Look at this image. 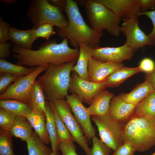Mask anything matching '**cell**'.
I'll list each match as a JSON object with an SVG mask.
<instances>
[{
  "instance_id": "obj_1",
  "label": "cell",
  "mask_w": 155,
  "mask_h": 155,
  "mask_svg": "<svg viewBox=\"0 0 155 155\" xmlns=\"http://www.w3.org/2000/svg\"><path fill=\"white\" fill-rule=\"evenodd\" d=\"M68 40L63 38L59 43L55 39L47 40L35 50L24 49L13 45V57L17 64L32 67L42 66L47 68L50 65H59L77 61L79 49L70 48Z\"/></svg>"
},
{
  "instance_id": "obj_2",
  "label": "cell",
  "mask_w": 155,
  "mask_h": 155,
  "mask_svg": "<svg viewBox=\"0 0 155 155\" xmlns=\"http://www.w3.org/2000/svg\"><path fill=\"white\" fill-rule=\"evenodd\" d=\"M64 10L68 19L67 26L63 28L57 27L58 35L66 38L75 48L83 43L92 48L99 46L102 32L95 30L88 26L84 20L77 3L73 0H66Z\"/></svg>"
},
{
  "instance_id": "obj_3",
  "label": "cell",
  "mask_w": 155,
  "mask_h": 155,
  "mask_svg": "<svg viewBox=\"0 0 155 155\" xmlns=\"http://www.w3.org/2000/svg\"><path fill=\"white\" fill-rule=\"evenodd\" d=\"M76 61L59 65H50L45 73L38 77L37 80L42 87L46 101L53 102L64 99L68 94L70 73Z\"/></svg>"
},
{
  "instance_id": "obj_4",
  "label": "cell",
  "mask_w": 155,
  "mask_h": 155,
  "mask_svg": "<svg viewBox=\"0 0 155 155\" xmlns=\"http://www.w3.org/2000/svg\"><path fill=\"white\" fill-rule=\"evenodd\" d=\"M123 143L132 145L136 151H146L155 145V125L153 119L133 115L123 124L121 132Z\"/></svg>"
},
{
  "instance_id": "obj_5",
  "label": "cell",
  "mask_w": 155,
  "mask_h": 155,
  "mask_svg": "<svg viewBox=\"0 0 155 155\" xmlns=\"http://www.w3.org/2000/svg\"><path fill=\"white\" fill-rule=\"evenodd\" d=\"M85 10L91 27L111 35L118 36L121 33L120 20L110 9L96 0L84 1Z\"/></svg>"
},
{
  "instance_id": "obj_6",
  "label": "cell",
  "mask_w": 155,
  "mask_h": 155,
  "mask_svg": "<svg viewBox=\"0 0 155 155\" xmlns=\"http://www.w3.org/2000/svg\"><path fill=\"white\" fill-rule=\"evenodd\" d=\"M59 7L53 5L47 0H32L26 13L35 29L41 25L49 23L63 28L68 23Z\"/></svg>"
},
{
  "instance_id": "obj_7",
  "label": "cell",
  "mask_w": 155,
  "mask_h": 155,
  "mask_svg": "<svg viewBox=\"0 0 155 155\" xmlns=\"http://www.w3.org/2000/svg\"><path fill=\"white\" fill-rule=\"evenodd\" d=\"M91 116L102 142L114 151L123 144L121 135L123 124L113 119L108 114Z\"/></svg>"
},
{
  "instance_id": "obj_8",
  "label": "cell",
  "mask_w": 155,
  "mask_h": 155,
  "mask_svg": "<svg viewBox=\"0 0 155 155\" xmlns=\"http://www.w3.org/2000/svg\"><path fill=\"white\" fill-rule=\"evenodd\" d=\"M57 113L67 127L73 137L74 141L88 155L90 148L88 140L85 136L82 129L71 113V107L65 99L58 100L54 102Z\"/></svg>"
},
{
  "instance_id": "obj_9",
  "label": "cell",
  "mask_w": 155,
  "mask_h": 155,
  "mask_svg": "<svg viewBox=\"0 0 155 155\" xmlns=\"http://www.w3.org/2000/svg\"><path fill=\"white\" fill-rule=\"evenodd\" d=\"M47 69L45 67L38 66L31 73L19 76L4 93L0 94V100L15 99L28 104L29 93L37 78Z\"/></svg>"
},
{
  "instance_id": "obj_10",
  "label": "cell",
  "mask_w": 155,
  "mask_h": 155,
  "mask_svg": "<svg viewBox=\"0 0 155 155\" xmlns=\"http://www.w3.org/2000/svg\"><path fill=\"white\" fill-rule=\"evenodd\" d=\"M138 17L123 21L120 30L126 37L124 44L130 47L134 52L147 45H152L153 43L148 36L140 28Z\"/></svg>"
},
{
  "instance_id": "obj_11",
  "label": "cell",
  "mask_w": 155,
  "mask_h": 155,
  "mask_svg": "<svg viewBox=\"0 0 155 155\" xmlns=\"http://www.w3.org/2000/svg\"><path fill=\"white\" fill-rule=\"evenodd\" d=\"M105 88L104 81L92 82L81 78L77 73L73 71L68 91L77 95L82 102L90 104L94 96Z\"/></svg>"
},
{
  "instance_id": "obj_12",
  "label": "cell",
  "mask_w": 155,
  "mask_h": 155,
  "mask_svg": "<svg viewBox=\"0 0 155 155\" xmlns=\"http://www.w3.org/2000/svg\"><path fill=\"white\" fill-rule=\"evenodd\" d=\"M65 98L85 136L88 140L90 141L96 136V131L91 123V116L88 113L87 108L83 105L82 102L75 94H68Z\"/></svg>"
},
{
  "instance_id": "obj_13",
  "label": "cell",
  "mask_w": 155,
  "mask_h": 155,
  "mask_svg": "<svg viewBox=\"0 0 155 155\" xmlns=\"http://www.w3.org/2000/svg\"><path fill=\"white\" fill-rule=\"evenodd\" d=\"M134 51L124 44L116 47L97 46L93 49L92 57L99 61L122 63L125 60H131Z\"/></svg>"
},
{
  "instance_id": "obj_14",
  "label": "cell",
  "mask_w": 155,
  "mask_h": 155,
  "mask_svg": "<svg viewBox=\"0 0 155 155\" xmlns=\"http://www.w3.org/2000/svg\"><path fill=\"white\" fill-rule=\"evenodd\" d=\"M123 21L139 16L141 9L138 0H96Z\"/></svg>"
},
{
  "instance_id": "obj_15",
  "label": "cell",
  "mask_w": 155,
  "mask_h": 155,
  "mask_svg": "<svg viewBox=\"0 0 155 155\" xmlns=\"http://www.w3.org/2000/svg\"><path fill=\"white\" fill-rule=\"evenodd\" d=\"M123 65L122 63L101 62L91 57L88 64L89 80L96 83L104 82L116 69Z\"/></svg>"
},
{
  "instance_id": "obj_16",
  "label": "cell",
  "mask_w": 155,
  "mask_h": 155,
  "mask_svg": "<svg viewBox=\"0 0 155 155\" xmlns=\"http://www.w3.org/2000/svg\"><path fill=\"white\" fill-rule=\"evenodd\" d=\"M136 105L126 102L118 96L111 101L108 115L114 120L124 124L133 116Z\"/></svg>"
},
{
  "instance_id": "obj_17",
  "label": "cell",
  "mask_w": 155,
  "mask_h": 155,
  "mask_svg": "<svg viewBox=\"0 0 155 155\" xmlns=\"http://www.w3.org/2000/svg\"><path fill=\"white\" fill-rule=\"evenodd\" d=\"M9 30V40L13 45L23 49L31 50L32 44L36 40L35 28L33 27L22 30L10 26Z\"/></svg>"
},
{
  "instance_id": "obj_18",
  "label": "cell",
  "mask_w": 155,
  "mask_h": 155,
  "mask_svg": "<svg viewBox=\"0 0 155 155\" xmlns=\"http://www.w3.org/2000/svg\"><path fill=\"white\" fill-rule=\"evenodd\" d=\"M114 94L108 90H102L97 93L93 98L90 105L87 108L90 116H102L108 113L111 100Z\"/></svg>"
},
{
  "instance_id": "obj_19",
  "label": "cell",
  "mask_w": 155,
  "mask_h": 155,
  "mask_svg": "<svg viewBox=\"0 0 155 155\" xmlns=\"http://www.w3.org/2000/svg\"><path fill=\"white\" fill-rule=\"evenodd\" d=\"M154 91L150 83L145 80L129 93H122L118 96L125 102L137 105L149 94Z\"/></svg>"
},
{
  "instance_id": "obj_20",
  "label": "cell",
  "mask_w": 155,
  "mask_h": 155,
  "mask_svg": "<svg viewBox=\"0 0 155 155\" xmlns=\"http://www.w3.org/2000/svg\"><path fill=\"white\" fill-rule=\"evenodd\" d=\"M46 101L42 87L36 80L29 94L28 104L32 112L45 114Z\"/></svg>"
},
{
  "instance_id": "obj_21",
  "label": "cell",
  "mask_w": 155,
  "mask_h": 155,
  "mask_svg": "<svg viewBox=\"0 0 155 155\" xmlns=\"http://www.w3.org/2000/svg\"><path fill=\"white\" fill-rule=\"evenodd\" d=\"M141 72L139 67H131L123 66L116 69L104 81L106 88L118 86L127 79Z\"/></svg>"
},
{
  "instance_id": "obj_22",
  "label": "cell",
  "mask_w": 155,
  "mask_h": 155,
  "mask_svg": "<svg viewBox=\"0 0 155 155\" xmlns=\"http://www.w3.org/2000/svg\"><path fill=\"white\" fill-rule=\"evenodd\" d=\"M79 54L76 64L73 67L72 71L77 73L81 78L89 80L88 67L90 58L92 57V48L83 43L79 46Z\"/></svg>"
},
{
  "instance_id": "obj_23",
  "label": "cell",
  "mask_w": 155,
  "mask_h": 155,
  "mask_svg": "<svg viewBox=\"0 0 155 155\" xmlns=\"http://www.w3.org/2000/svg\"><path fill=\"white\" fill-rule=\"evenodd\" d=\"M25 117L40 140L46 145L48 144L50 140L46 127L45 114L32 112Z\"/></svg>"
},
{
  "instance_id": "obj_24",
  "label": "cell",
  "mask_w": 155,
  "mask_h": 155,
  "mask_svg": "<svg viewBox=\"0 0 155 155\" xmlns=\"http://www.w3.org/2000/svg\"><path fill=\"white\" fill-rule=\"evenodd\" d=\"M9 131L13 136L25 142L32 135L34 131L30 123L25 117H16Z\"/></svg>"
},
{
  "instance_id": "obj_25",
  "label": "cell",
  "mask_w": 155,
  "mask_h": 155,
  "mask_svg": "<svg viewBox=\"0 0 155 155\" xmlns=\"http://www.w3.org/2000/svg\"><path fill=\"white\" fill-rule=\"evenodd\" d=\"M45 115L46 118V125L48 133L52 152L59 150L54 112L52 107L49 102L46 101Z\"/></svg>"
},
{
  "instance_id": "obj_26",
  "label": "cell",
  "mask_w": 155,
  "mask_h": 155,
  "mask_svg": "<svg viewBox=\"0 0 155 155\" xmlns=\"http://www.w3.org/2000/svg\"><path fill=\"white\" fill-rule=\"evenodd\" d=\"M0 108L8 111L16 117H25L32 112L28 104L15 99L0 100Z\"/></svg>"
},
{
  "instance_id": "obj_27",
  "label": "cell",
  "mask_w": 155,
  "mask_h": 155,
  "mask_svg": "<svg viewBox=\"0 0 155 155\" xmlns=\"http://www.w3.org/2000/svg\"><path fill=\"white\" fill-rule=\"evenodd\" d=\"M133 115L152 119L155 118V91L136 105Z\"/></svg>"
},
{
  "instance_id": "obj_28",
  "label": "cell",
  "mask_w": 155,
  "mask_h": 155,
  "mask_svg": "<svg viewBox=\"0 0 155 155\" xmlns=\"http://www.w3.org/2000/svg\"><path fill=\"white\" fill-rule=\"evenodd\" d=\"M28 155H49L52 150L47 147L34 131L32 136L26 141Z\"/></svg>"
},
{
  "instance_id": "obj_29",
  "label": "cell",
  "mask_w": 155,
  "mask_h": 155,
  "mask_svg": "<svg viewBox=\"0 0 155 155\" xmlns=\"http://www.w3.org/2000/svg\"><path fill=\"white\" fill-rule=\"evenodd\" d=\"M36 67L28 68L25 66L12 63L5 59H0V73H8L18 76L26 75L32 72Z\"/></svg>"
},
{
  "instance_id": "obj_30",
  "label": "cell",
  "mask_w": 155,
  "mask_h": 155,
  "mask_svg": "<svg viewBox=\"0 0 155 155\" xmlns=\"http://www.w3.org/2000/svg\"><path fill=\"white\" fill-rule=\"evenodd\" d=\"M52 107L54 112L58 142L59 144L65 141L74 142L73 138L67 127L57 113L53 102H49Z\"/></svg>"
},
{
  "instance_id": "obj_31",
  "label": "cell",
  "mask_w": 155,
  "mask_h": 155,
  "mask_svg": "<svg viewBox=\"0 0 155 155\" xmlns=\"http://www.w3.org/2000/svg\"><path fill=\"white\" fill-rule=\"evenodd\" d=\"M12 137L9 131L0 129V155H15Z\"/></svg>"
},
{
  "instance_id": "obj_32",
  "label": "cell",
  "mask_w": 155,
  "mask_h": 155,
  "mask_svg": "<svg viewBox=\"0 0 155 155\" xmlns=\"http://www.w3.org/2000/svg\"><path fill=\"white\" fill-rule=\"evenodd\" d=\"M92 146L88 155H109L112 149L96 136L92 139Z\"/></svg>"
},
{
  "instance_id": "obj_33",
  "label": "cell",
  "mask_w": 155,
  "mask_h": 155,
  "mask_svg": "<svg viewBox=\"0 0 155 155\" xmlns=\"http://www.w3.org/2000/svg\"><path fill=\"white\" fill-rule=\"evenodd\" d=\"M16 117L12 113L0 108V129L9 131Z\"/></svg>"
},
{
  "instance_id": "obj_34",
  "label": "cell",
  "mask_w": 155,
  "mask_h": 155,
  "mask_svg": "<svg viewBox=\"0 0 155 155\" xmlns=\"http://www.w3.org/2000/svg\"><path fill=\"white\" fill-rule=\"evenodd\" d=\"M53 26L49 23L43 24L35 29V36L36 39L40 37L49 40V38L55 34Z\"/></svg>"
},
{
  "instance_id": "obj_35",
  "label": "cell",
  "mask_w": 155,
  "mask_h": 155,
  "mask_svg": "<svg viewBox=\"0 0 155 155\" xmlns=\"http://www.w3.org/2000/svg\"><path fill=\"white\" fill-rule=\"evenodd\" d=\"M20 76L8 73H3L0 77V93H4Z\"/></svg>"
},
{
  "instance_id": "obj_36",
  "label": "cell",
  "mask_w": 155,
  "mask_h": 155,
  "mask_svg": "<svg viewBox=\"0 0 155 155\" xmlns=\"http://www.w3.org/2000/svg\"><path fill=\"white\" fill-rule=\"evenodd\" d=\"M59 150L61 155H78L76 152V146L73 142L67 140L59 144Z\"/></svg>"
},
{
  "instance_id": "obj_37",
  "label": "cell",
  "mask_w": 155,
  "mask_h": 155,
  "mask_svg": "<svg viewBox=\"0 0 155 155\" xmlns=\"http://www.w3.org/2000/svg\"><path fill=\"white\" fill-rule=\"evenodd\" d=\"M135 148L128 143H124L114 151L112 155H134Z\"/></svg>"
},
{
  "instance_id": "obj_38",
  "label": "cell",
  "mask_w": 155,
  "mask_h": 155,
  "mask_svg": "<svg viewBox=\"0 0 155 155\" xmlns=\"http://www.w3.org/2000/svg\"><path fill=\"white\" fill-rule=\"evenodd\" d=\"M10 25V23L5 22L0 17V42L6 43L9 40Z\"/></svg>"
},
{
  "instance_id": "obj_39",
  "label": "cell",
  "mask_w": 155,
  "mask_h": 155,
  "mask_svg": "<svg viewBox=\"0 0 155 155\" xmlns=\"http://www.w3.org/2000/svg\"><path fill=\"white\" fill-rule=\"evenodd\" d=\"M138 67L141 71L149 73L155 69V63L150 58H145L141 60Z\"/></svg>"
},
{
  "instance_id": "obj_40",
  "label": "cell",
  "mask_w": 155,
  "mask_h": 155,
  "mask_svg": "<svg viewBox=\"0 0 155 155\" xmlns=\"http://www.w3.org/2000/svg\"><path fill=\"white\" fill-rule=\"evenodd\" d=\"M141 15L147 16L152 22L153 25V29L148 36L152 42L153 45H155V10L144 12H140L139 14V16Z\"/></svg>"
},
{
  "instance_id": "obj_41",
  "label": "cell",
  "mask_w": 155,
  "mask_h": 155,
  "mask_svg": "<svg viewBox=\"0 0 155 155\" xmlns=\"http://www.w3.org/2000/svg\"><path fill=\"white\" fill-rule=\"evenodd\" d=\"M141 11L144 12L151 9H155V0H138Z\"/></svg>"
},
{
  "instance_id": "obj_42",
  "label": "cell",
  "mask_w": 155,
  "mask_h": 155,
  "mask_svg": "<svg viewBox=\"0 0 155 155\" xmlns=\"http://www.w3.org/2000/svg\"><path fill=\"white\" fill-rule=\"evenodd\" d=\"M11 46L10 43L0 42V58L5 59L8 57L10 52V49Z\"/></svg>"
},
{
  "instance_id": "obj_43",
  "label": "cell",
  "mask_w": 155,
  "mask_h": 155,
  "mask_svg": "<svg viewBox=\"0 0 155 155\" xmlns=\"http://www.w3.org/2000/svg\"><path fill=\"white\" fill-rule=\"evenodd\" d=\"M145 78V80L150 82L155 91V69L152 72L146 73Z\"/></svg>"
},
{
  "instance_id": "obj_44",
  "label": "cell",
  "mask_w": 155,
  "mask_h": 155,
  "mask_svg": "<svg viewBox=\"0 0 155 155\" xmlns=\"http://www.w3.org/2000/svg\"><path fill=\"white\" fill-rule=\"evenodd\" d=\"M52 5L58 7L64 11L66 4V0H48Z\"/></svg>"
},
{
  "instance_id": "obj_45",
  "label": "cell",
  "mask_w": 155,
  "mask_h": 155,
  "mask_svg": "<svg viewBox=\"0 0 155 155\" xmlns=\"http://www.w3.org/2000/svg\"><path fill=\"white\" fill-rule=\"evenodd\" d=\"M0 1L7 5H12L18 1L17 0H0Z\"/></svg>"
},
{
  "instance_id": "obj_46",
  "label": "cell",
  "mask_w": 155,
  "mask_h": 155,
  "mask_svg": "<svg viewBox=\"0 0 155 155\" xmlns=\"http://www.w3.org/2000/svg\"><path fill=\"white\" fill-rule=\"evenodd\" d=\"M49 155H61L58 151L52 152Z\"/></svg>"
},
{
  "instance_id": "obj_47",
  "label": "cell",
  "mask_w": 155,
  "mask_h": 155,
  "mask_svg": "<svg viewBox=\"0 0 155 155\" xmlns=\"http://www.w3.org/2000/svg\"><path fill=\"white\" fill-rule=\"evenodd\" d=\"M153 120L154 123V124H155V118H154L153 119Z\"/></svg>"
},
{
  "instance_id": "obj_48",
  "label": "cell",
  "mask_w": 155,
  "mask_h": 155,
  "mask_svg": "<svg viewBox=\"0 0 155 155\" xmlns=\"http://www.w3.org/2000/svg\"><path fill=\"white\" fill-rule=\"evenodd\" d=\"M151 155H155V152H154V153L153 154H152Z\"/></svg>"
}]
</instances>
